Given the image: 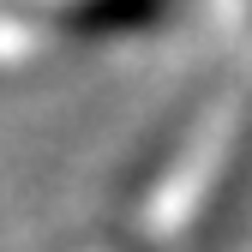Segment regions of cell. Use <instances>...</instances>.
Wrapping results in <instances>:
<instances>
[{"label": "cell", "mask_w": 252, "mask_h": 252, "mask_svg": "<svg viewBox=\"0 0 252 252\" xmlns=\"http://www.w3.org/2000/svg\"><path fill=\"white\" fill-rule=\"evenodd\" d=\"M162 12H168V0H66L54 18L66 36L102 42V36H132V30L162 24Z\"/></svg>", "instance_id": "6da1fadb"}]
</instances>
